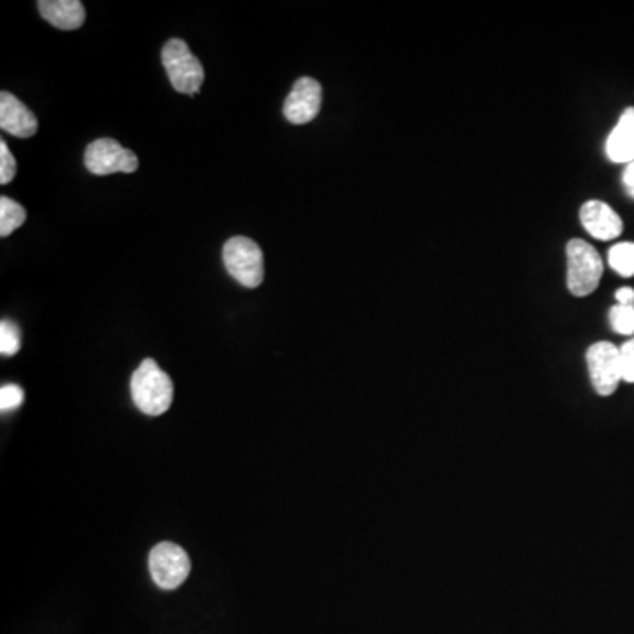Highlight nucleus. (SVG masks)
Masks as SVG:
<instances>
[{"label":"nucleus","instance_id":"obj_1","mask_svg":"<svg viewBox=\"0 0 634 634\" xmlns=\"http://www.w3.org/2000/svg\"><path fill=\"white\" fill-rule=\"evenodd\" d=\"M131 395L143 415L161 416L173 402V383L152 358H147L132 374Z\"/></svg>","mask_w":634,"mask_h":634},{"label":"nucleus","instance_id":"obj_2","mask_svg":"<svg viewBox=\"0 0 634 634\" xmlns=\"http://www.w3.org/2000/svg\"><path fill=\"white\" fill-rule=\"evenodd\" d=\"M161 58L162 66L166 69L168 78L176 93L197 96L205 82V69L187 43L184 40L168 41L162 49Z\"/></svg>","mask_w":634,"mask_h":634},{"label":"nucleus","instance_id":"obj_3","mask_svg":"<svg viewBox=\"0 0 634 634\" xmlns=\"http://www.w3.org/2000/svg\"><path fill=\"white\" fill-rule=\"evenodd\" d=\"M568 256V289L573 297L583 298L594 293L603 277V261L591 244L574 238L566 247Z\"/></svg>","mask_w":634,"mask_h":634},{"label":"nucleus","instance_id":"obj_4","mask_svg":"<svg viewBox=\"0 0 634 634\" xmlns=\"http://www.w3.org/2000/svg\"><path fill=\"white\" fill-rule=\"evenodd\" d=\"M224 267L229 276L244 288H258L265 280L262 250L256 241L247 237H233L224 244Z\"/></svg>","mask_w":634,"mask_h":634},{"label":"nucleus","instance_id":"obj_5","mask_svg":"<svg viewBox=\"0 0 634 634\" xmlns=\"http://www.w3.org/2000/svg\"><path fill=\"white\" fill-rule=\"evenodd\" d=\"M587 365L595 394L610 397L622 380L621 350L612 342H595L587 351Z\"/></svg>","mask_w":634,"mask_h":634},{"label":"nucleus","instance_id":"obj_6","mask_svg":"<svg viewBox=\"0 0 634 634\" xmlns=\"http://www.w3.org/2000/svg\"><path fill=\"white\" fill-rule=\"evenodd\" d=\"M85 166L97 176L114 175V173H135L140 166L136 153L123 149L119 141L101 138L93 141L85 150Z\"/></svg>","mask_w":634,"mask_h":634},{"label":"nucleus","instance_id":"obj_7","mask_svg":"<svg viewBox=\"0 0 634 634\" xmlns=\"http://www.w3.org/2000/svg\"><path fill=\"white\" fill-rule=\"evenodd\" d=\"M150 573L161 589L173 591L187 580L191 559L175 542H159L150 551Z\"/></svg>","mask_w":634,"mask_h":634},{"label":"nucleus","instance_id":"obj_8","mask_svg":"<svg viewBox=\"0 0 634 634\" xmlns=\"http://www.w3.org/2000/svg\"><path fill=\"white\" fill-rule=\"evenodd\" d=\"M321 103H323V87L320 82L303 76L286 97L284 117L294 126L312 122L320 115Z\"/></svg>","mask_w":634,"mask_h":634},{"label":"nucleus","instance_id":"obj_9","mask_svg":"<svg viewBox=\"0 0 634 634\" xmlns=\"http://www.w3.org/2000/svg\"><path fill=\"white\" fill-rule=\"evenodd\" d=\"M580 221L591 237L603 241L615 240V238L621 237L622 228H624L617 212L613 211L612 206L606 205V203L598 202V200L587 202L582 206Z\"/></svg>","mask_w":634,"mask_h":634},{"label":"nucleus","instance_id":"obj_10","mask_svg":"<svg viewBox=\"0 0 634 634\" xmlns=\"http://www.w3.org/2000/svg\"><path fill=\"white\" fill-rule=\"evenodd\" d=\"M0 127L17 138H32L37 132V119L17 96L0 94Z\"/></svg>","mask_w":634,"mask_h":634},{"label":"nucleus","instance_id":"obj_11","mask_svg":"<svg viewBox=\"0 0 634 634\" xmlns=\"http://www.w3.org/2000/svg\"><path fill=\"white\" fill-rule=\"evenodd\" d=\"M41 17L61 31H75L85 23V8L79 0H40Z\"/></svg>","mask_w":634,"mask_h":634},{"label":"nucleus","instance_id":"obj_12","mask_svg":"<svg viewBox=\"0 0 634 634\" xmlns=\"http://www.w3.org/2000/svg\"><path fill=\"white\" fill-rule=\"evenodd\" d=\"M606 155L617 164L634 162V108H627L606 140Z\"/></svg>","mask_w":634,"mask_h":634},{"label":"nucleus","instance_id":"obj_13","mask_svg":"<svg viewBox=\"0 0 634 634\" xmlns=\"http://www.w3.org/2000/svg\"><path fill=\"white\" fill-rule=\"evenodd\" d=\"M26 212L20 203L11 197H0V237L8 238L11 233L22 228Z\"/></svg>","mask_w":634,"mask_h":634},{"label":"nucleus","instance_id":"obj_14","mask_svg":"<svg viewBox=\"0 0 634 634\" xmlns=\"http://www.w3.org/2000/svg\"><path fill=\"white\" fill-rule=\"evenodd\" d=\"M609 262L612 270L621 277H634V244L622 241L613 246L609 252Z\"/></svg>","mask_w":634,"mask_h":634},{"label":"nucleus","instance_id":"obj_15","mask_svg":"<svg viewBox=\"0 0 634 634\" xmlns=\"http://www.w3.org/2000/svg\"><path fill=\"white\" fill-rule=\"evenodd\" d=\"M610 324L621 335H634V307L613 305L610 309Z\"/></svg>","mask_w":634,"mask_h":634},{"label":"nucleus","instance_id":"obj_16","mask_svg":"<svg viewBox=\"0 0 634 634\" xmlns=\"http://www.w3.org/2000/svg\"><path fill=\"white\" fill-rule=\"evenodd\" d=\"M22 347V337H20V330L17 324L11 321H2L0 323V353L4 356L17 355L18 351Z\"/></svg>","mask_w":634,"mask_h":634},{"label":"nucleus","instance_id":"obj_17","mask_svg":"<svg viewBox=\"0 0 634 634\" xmlns=\"http://www.w3.org/2000/svg\"><path fill=\"white\" fill-rule=\"evenodd\" d=\"M17 175V159L6 141H0V184L8 185Z\"/></svg>","mask_w":634,"mask_h":634},{"label":"nucleus","instance_id":"obj_18","mask_svg":"<svg viewBox=\"0 0 634 634\" xmlns=\"http://www.w3.org/2000/svg\"><path fill=\"white\" fill-rule=\"evenodd\" d=\"M23 389L18 385H4L0 389V409L2 411H14L23 404Z\"/></svg>","mask_w":634,"mask_h":634},{"label":"nucleus","instance_id":"obj_19","mask_svg":"<svg viewBox=\"0 0 634 634\" xmlns=\"http://www.w3.org/2000/svg\"><path fill=\"white\" fill-rule=\"evenodd\" d=\"M621 350V362H622V379L626 383H634V337L627 341L624 346L619 347Z\"/></svg>","mask_w":634,"mask_h":634},{"label":"nucleus","instance_id":"obj_20","mask_svg":"<svg viewBox=\"0 0 634 634\" xmlns=\"http://www.w3.org/2000/svg\"><path fill=\"white\" fill-rule=\"evenodd\" d=\"M622 182H624L627 194L634 200V162L627 164L626 170H624V175H622Z\"/></svg>","mask_w":634,"mask_h":634},{"label":"nucleus","instance_id":"obj_21","mask_svg":"<svg viewBox=\"0 0 634 634\" xmlns=\"http://www.w3.org/2000/svg\"><path fill=\"white\" fill-rule=\"evenodd\" d=\"M615 298H617L619 305L634 307V289L633 288H621V289H619L617 293H615Z\"/></svg>","mask_w":634,"mask_h":634}]
</instances>
